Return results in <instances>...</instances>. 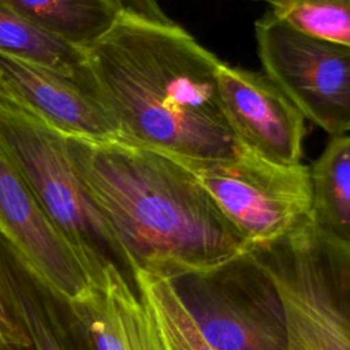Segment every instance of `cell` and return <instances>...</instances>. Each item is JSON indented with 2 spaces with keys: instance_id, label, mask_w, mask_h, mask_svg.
<instances>
[{
  "instance_id": "cell-19",
  "label": "cell",
  "mask_w": 350,
  "mask_h": 350,
  "mask_svg": "<svg viewBox=\"0 0 350 350\" xmlns=\"http://www.w3.org/2000/svg\"><path fill=\"white\" fill-rule=\"evenodd\" d=\"M123 14L159 25H172L174 22L161 10L157 0H116Z\"/></svg>"
},
{
  "instance_id": "cell-20",
  "label": "cell",
  "mask_w": 350,
  "mask_h": 350,
  "mask_svg": "<svg viewBox=\"0 0 350 350\" xmlns=\"http://www.w3.org/2000/svg\"><path fill=\"white\" fill-rule=\"evenodd\" d=\"M262 1H267V3L271 5L272 3H276V1H279V0H262Z\"/></svg>"
},
{
  "instance_id": "cell-3",
  "label": "cell",
  "mask_w": 350,
  "mask_h": 350,
  "mask_svg": "<svg viewBox=\"0 0 350 350\" xmlns=\"http://www.w3.org/2000/svg\"><path fill=\"white\" fill-rule=\"evenodd\" d=\"M246 260L275 294L287 350H350V243L310 217Z\"/></svg>"
},
{
  "instance_id": "cell-12",
  "label": "cell",
  "mask_w": 350,
  "mask_h": 350,
  "mask_svg": "<svg viewBox=\"0 0 350 350\" xmlns=\"http://www.w3.org/2000/svg\"><path fill=\"white\" fill-rule=\"evenodd\" d=\"M0 52L46 67L72 81L83 92L100 100L98 88L90 70L86 51L41 31L1 0Z\"/></svg>"
},
{
  "instance_id": "cell-10",
  "label": "cell",
  "mask_w": 350,
  "mask_h": 350,
  "mask_svg": "<svg viewBox=\"0 0 350 350\" xmlns=\"http://www.w3.org/2000/svg\"><path fill=\"white\" fill-rule=\"evenodd\" d=\"M71 309L96 350H156L142 301L112 261Z\"/></svg>"
},
{
  "instance_id": "cell-2",
  "label": "cell",
  "mask_w": 350,
  "mask_h": 350,
  "mask_svg": "<svg viewBox=\"0 0 350 350\" xmlns=\"http://www.w3.org/2000/svg\"><path fill=\"white\" fill-rule=\"evenodd\" d=\"M85 51L122 141L182 161L227 160L243 150L219 94L223 62L176 23L122 12Z\"/></svg>"
},
{
  "instance_id": "cell-14",
  "label": "cell",
  "mask_w": 350,
  "mask_h": 350,
  "mask_svg": "<svg viewBox=\"0 0 350 350\" xmlns=\"http://www.w3.org/2000/svg\"><path fill=\"white\" fill-rule=\"evenodd\" d=\"M41 31L88 48L107 34L122 14L116 0H1Z\"/></svg>"
},
{
  "instance_id": "cell-15",
  "label": "cell",
  "mask_w": 350,
  "mask_h": 350,
  "mask_svg": "<svg viewBox=\"0 0 350 350\" xmlns=\"http://www.w3.org/2000/svg\"><path fill=\"white\" fill-rule=\"evenodd\" d=\"M309 174L314 223L350 243V133L332 137Z\"/></svg>"
},
{
  "instance_id": "cell-17",
  "label": "cell",
  "mask_w": 350,
  "mask_h": 350,
  "mask_svg": "<svg viewBox=\"0 0 350 350\" xmlns=\"http://www.w3.org/2000/svg\"><path fill=\"white\" fill-rule=\"evenodd\" d=\"M12 302L15 313L29 335L34 350H66L46 324L36 302L19 286H12Z\"/></svg>"
},
{
  "instance_id": "cell-18",
  "label": "cell",
  "mask_w": 350,
  "mask_h": 350,
  "mask_svg": "<svg viewBox=\"0 0 350 350\" xmlns=\"http://www.w3.org/2000/svg\"><path fill=\"white\" fill-rule=\"evenodd\" d=\"M30 339L12 302L11 283L0 269V350H27Z\"/></svg>"
},
{
  "instance_id": "cell-5",
  "label": "cell",
  "mask_w": 350,
  "mask_h": 350,
  "mask_svg": "<svg viewBox=\"0 0 350 350\" xmlns=\"http://www.w3.org/2000/svg\"><path fill=\"white\" fill-rule=\"evenodd\" d=\"M0 149L60 231L78 243L118 252L109 226L75 174L64 135L1 94Z\"/></svg>"
},
{
  "instance_id": "cell-1",
  "label": "cell",
  "mask_w": 350,
  "mask_h": 350,
  "mask_svg": "<svg viewBox=\"0 0 350 350\" xmlns=\"http://www.w3.org/2000/svg\"><path fill=\"white\" fill-rule=\"evenodd\" d=\"M64 139L77 176L115 237L116 254L131 271L205 279L250 254L182 160L122 139Z\"/></svg>"
},
{
  "instance_id": "cell-4",
  "label": "cell",
  "mask_w": 350,
  "mask_h": 350,
  "mask_svg": "<svg viewBox=\"0 0 350 350\" xmlns=\"http://www.w3.org/2000/svg\"><path fill=\"white\" fill-rule=\"evenodd\" d=\"M200 179L250 253L284 241L312 217L309 167L282 165L243 150L216 161H183Z\"/></svg>"
},
{
  "instance_id": "cell-13",
  "label": "cell",
  "mask_w": 350,
  "mask_h": 350,
  "mask_svg": "<svg viewBox=\"0 0 350 350\" xmlns=\"http://www.w3.org/2000/svg\"><path fill=\"white\" fill-rule=\"evenodd\" d=\"M131 273L149 319L156 350H217L205 336L175 280L142 268Z\"/></svg>"
},
{
  "instance_id": "cell-16",
  "label": "cell",
  "mask_w": 350,
  "mask_h": 350,
  "mask_svg": "<svg viewBox=\"0 0 350 350\" xmlns=\"http://www.w3.org/2000/svg\"><path fill=\"white\" fill-rule=\"evenodd\" d=\"M271 11L301 31L350 51V0H279Z\"/></svg>"
},
{
  "instance_id": "cell-9",
  "label": "cell",
  "mask_w": 350,
  "mask_h": 350,
  "mask_svg": "<svg viewBox=\"0 0 350 350\" xmlns=\"http://www.w3.org/2000/svg\"><path fill=\"white\" fill-rule=\"evenodd\" d=\"M0 94L66 137L122 139L104 104L66 77L0 52Z\"/></svg>"
},
{
  "instance_id": "cell-8",
  "label": "cell",
  "mask_w": 350,
  "mask_h": 350,
  "mask_svg": "<svg viewBox=\"0 0 350 350\" xmlns=\"http://www.w3.org/2000/svg\"><path fill=\"white\" fill-rule=\"evenodd\" d=\"M217 83L227 120L245 149L282 165L301 163L305 118L267 74L223 62Z\"/></svg>"
},
{
  "instance_id": "cell-11",
  "label": "cell",
  "mask_w": 350,
  "mask_h": 350,
  "mask_svg": "<svg viewBox=\"0 0 350 350\" xmlns=\"http://www.w3.org/2000/svg\"><path fill=\"white\" fill-rule=\"evenodd\" d=\"M191 310L217 350H287L280 312L273 314L264 306L216 291L206 294Z\"/></svg>"
},
{
  "instance_id": "cell-7",
  "label": "cell",
  "mask_w": 350,
  "mask_h": 350,
  "mask_svg": "<svg viewBox=\"0 0 350 350\" xmlns=\"http://www.w3.org/2000/svg\"><path fill=\"white\" fill-rule=\"evenodd\" d=\"M265 74L304 118L332 137L350 133V51L306 34L271 10L256 22Z\"/></svg>"
},
{
  "instance_id": "cell-6",
  "label": "cell",
  "mask_w": 350,
  "mask_h": 350,
  "mask_svg": "<svg viewBox=\"0 0 350 350\" xmlns=\"http://www.w3.org/2000/svg\"><path fill=\"white\" fill-rule=\"evenodd\" d=\"M0 239L42 290L70 308L100 279L105 262L98 249L55 226L1 149Z\"/></svg>"
}]
</instances>
